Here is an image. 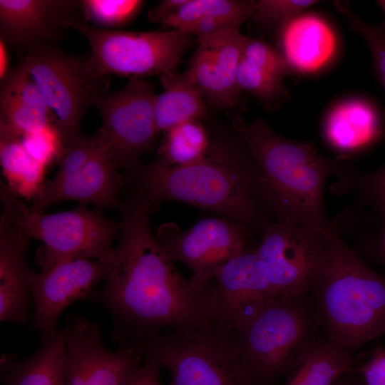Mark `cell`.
Here are the masks:
<instances>
[{"instance_id": "cell-1", "label": "cell", "mask_w": 385, "mask_h": 385, "mask_svg": "<svg viewBox=\"0 0 385 385\" xmlns=\"http://www.w3.org/2000/svg\"><path fill=\"white\" fill-rule=\"evenodd\" d=\"M157 205L135 191L120 201L119 242L102 287L91 297L113 319L111 337L138 346L163 333L197 326L217 315L210 284L196 287L173 266L153 234Z\"/></svg>"}, {"instance_id": "cell-2", "label": "cell", "mask_w": 385, "mask_h": 385, "mask_svg": "<svg viewBox=\"0 0 385 385\" xmlns=\"http://www.w3.org/2000/svg\"><path fill=\"white\" fill-rule=\"evenodd\" d=\"M131 171L135 190L156 205L161 200L190 204L240 222L253 233L261 234L272 222L244 145L241 150L212 143L195 163L172 166L158 158Z\"/></svg>"}, {"instance_id": "cell-3", "label": "cell", "mask_w": 385, "mask_h": 385, "mask_svg": "<svg viewBox=\"0 0 385 385\" xmlns=\"http://www.w3.org/2000/svg\"><path fill=\"white\" fill-rule=\"evenodd\" d=\"M235 128L257 172L265 205L276 221L322 234L333 231L324 201L325 183L351 161L346 155L330 158L312 145L273 131L262 120L249 124L236 119Z\"/></svg>"}, {"instance_id": "cell-4", "label": "cell", "mask_w": 385, "mask_h": 385, "mask_svg": "<svg viewBox=\"0 0 385 385\" xmlns=\"http://www.w3.org/2000/svg\"><path fill=\"white\" fill-rule=\"evenodd\" d=\"M307 294L314 322L349 352L385 334V278L334 231L324 235Z\"/></svg>"}, {"instance_id": "cell-5", "label": "cell", "mask_w": 385, "mask_h": 385, "mask_svg": "<svg viewBox=\"0 0 385 385\" xmlns=\"http://www.w3.org/2000/svg\"><path fill=\"white\" fill-rule=\"evenodd\" d=\"M139 346L170 371V385H256L242 365L232 326L217 315Z\"/></svg>"}, {"instance_id": "cell-6", "label": "cell", "mask_w": 385, "mask_h": 385, "mask_svg": "<svg viewBox=\"0 0 385 385\" xmlns=\"http://www.w3.org/2000/svg\"><path fill=\"white\" fill-rule=\"evenodd\" d=\"M304 298L275 296L232 326L242 365L256 385L290 370L312 341L315 322Z\"/></svg>"}, {"instance_id": "cell-7", "label": "cell", "mask_w": 385, "mask_h": 385, "mask_svg": "<svg viewBox=\"0 0 385 385\" xmlns=\"http://www.w3.org/2000/svg\"><path fill=\"white\" fill-rule=\"evenodd\" d=\"M2 212L14 220L31 240L42 242L35 261L39 267L66 259L108 262L114 252L113 242L119 222L107 218L101 210L87 205L56 213L37 212L27 207L0 182Z\"/></svg>"}, {"instance_id": "cell-8", "label": "cell", "mask_w": 385, "mask_h": 385, "mask_svg": "<svg viewBox=\"0 0 385 385\" xmlns=\"http://www.w3.org/2000/svg\"><path fill=\"white\" fill-rule=\"evenodd\" d=\"M68 28L80 32L90 46L89 80L105 87L111 74L143 79L174 72L184 53L196 43L190 35L175 30H105L82 22L69 24Z\"/></svg>"}, {"instance_id": "cell-9", "label": "cell", "mask_w": 385, "mask_h": 385, "mask_svg": "<svg viewBox=\"0 0 385 385\" xmlns=\"http://www.w3.org/2000/svg\"><path fill=\"white\" fill-rule=\"evenodd\" d=\"M58 170L45 182L30 207L37 212L64 200L81 205L92 204L96 209L118 208V194L125 184L115 166L98 132L81 135L64 148Z\"/></svg>"}, {"instance_id": "cell-10", "label": "cell", "mask_w": 385, "mask_h": 385, "mask_svg": "<svg viewBox=\"0 0 385 385\" xmlns=\"http://www.w3.org/2000/svg\"><path fill=\"white\" fill-rule=\"evenodd\" d=\"M88 58V54H69L49 46L34 49L20 59L51 111L64 148L83 135L84 113L106 89L89 80Z\"/></svg>"}, {"instance_id": "cell-11", "label": "cell", "mask_w": 385, "mask_h": 385, "mask_svg": "<svg viewBox=\"0 0 385 385\" xmlns=\"http://www.w3.org/2000/svg\"><path fill=\"white\" fill-rule=\"evenodd\" d=\"M152 84L141 78H130L114 92L99 93L93 100L102 118L101 135L117 169L130 170L154 146L155 127Z\"/></svg>"}, {"instance_id": "cell-12", "label": "cell", "mask_w": 385, "mask_h": 385, "mask_svg": "<svg viewBox=\"0 0 385 385\" xmlns=\"http://www.w3.org/2000/svg\"><path fill=\"white\" fill-rule=\"evenodd\" d=\"M253 232L236 221L207 217L182 231L173 222L163 224L155 238L172 262H179L192 272L190 279L198 287L209 285L216 272L228 260L254 247L249 240Z\"/></svg>"}, {"instance_id": "cell-13", "label": "cell", "mask_w": 385, "mask_h": 385, "mask_svg": "<svg viewBox=\"0 0 385 385\" xmlns=\"http://www.w3.org/2000/svg\"><path fill=\"white\" fill-rule=\"evenodd\" d=\"M324 235L297 225L272 221L260 234L255 251L277 295L305 297Z\"/></svg>"}, {"instance_id": "cell-14", "label": "cell", "mask_w": 385, "mask_h": 385, "mask_svg": "<svg viewBox=\"0 0 385 385\" xmlns=\"http://www.w3.org/2000/svg\"><path fill=\"white\" fill-rule=\"evenodd\" d=\"M40 268L31 287V327L44 339L58 331V319L69 304L91 297L97 284L106 280L109 267L107 262L98 260L66 259Z\"/></svg>"}, {"instance_id": "cell-15", "label": "cell", "mask_w": 385, "mask_h": 385, "mask_svg": "<svg viewBox=\"0 0 385 385\" xmlns=\"http://www.w3.org/2000/svg\"><path fill=\"white\" fill-rule=\"evenodd\" d=\"M63 329L67 347L65 385H122L144 359L139 346L109 351L101 339L100 327L83 317L70 314Z\"/></svg>"}, {"instance_id": "cell-16", "label": "cell", "mask_w": 385, "mask_h": 385, "mask_svg": "<svg viewBox=\"0 0 385 385\" xmlns=\"http://www.w3.org/2000/svg\"><path fill=\"white\" fill-rule=\"evenodd\" d=\"M73 22L87 24L81 1L0 0V38L21 58L56 46Z\"/></svg>"}, {"instance_id": "cell-17", "label": "cell", "mask_w": 385, "mask_h": 385, "mask_svg": "<svg viewBox=\"0 0 385 385\" xmlns=\"http://www.w3.org/2000/svg\"><path fill=\"white\" fill-rule=\"evenodd\" d=\"M246 38L234 27L196 39L198 47L185 71L214 107L232 108L239 100L237 71Z\"/></svg>"}, {"instance_id": "cell-18", "label": "cell", "mask_w": 385, "mask_h": 385, "mask_svg": "<svg viewBox=\"0 0 385 385\" xmlns=\"http://www.w3.org/2000/svg\"><path fill=\"white\" fill-rule=\"evenodd\" d=\"M255 247L228 260L210 282L217 316L233 327L245 320L265 302L278 296Z\"/></svg>"}, {"instance_id": "cell-19", "label": "cell", "mask_w": 385, "mask_h": 385, "mask_svg": "<svg viewBox=\"0 0 385 385\" xmlns=\"http://www.w3.org/2000/svg\"><path fill=\"white\" fill-rule=\"evenodd\" d=\"M31 239L4 212L0 219V320L25 324L34 271L26 261Z\"/></svg>"}, {"instance_id": "cell-20", "label": "cell", "mask_w": 385, "mask_h": 385, "mask_svg": "<svg viewBox=\"0 0 385 385\" xmlns=\"http://www.w3.org/2000/svg\"><path fill=\"white\" fill-rule=\"evenodd\" d=\"M280 52L292 71L314 72L332 56L334 34L327 23L314 14H301L278 27Z\"/></svg>"}, {"instance_id": "cell-21", "label": "cell", "mask_w": 385, "mask_h": 385, "mask_svg": "<svg viewBox=\"0 0 385 385\" xmlns=\"http://www.w3.org/2000/svg\"><path fill=\"white\" fill-rule=\"evenodd\" d=\"M51 124L53 116L20 60L1 81L0 125L23 136Z\"/></svg>"}, {"instance_id": "cell-22", "label": "cell", "mask_w": 385, "mask_h": 385, "mask_svg": "<svg viewBox=\"0 0 385 385\" xmlns=\"http://www.w3.org/2000/svg\"><path fill=\"white\" fill-rule=\"evenodd\" d=\"M40 347L23 360L4 355L3 385H65L67 357L64 329L41 339Z\"/></svg>"}, {"instance_id": "cell-23", "label": "cell", "mask_w": 385, "mask_h": 385, "mask_svg": "<svg viewBox=\"0 0 385 385\" xmlns=\"http://www.w3.org/2000/svg\"><path fill=\"white\" fill-rule=\"evenodd\" d=\"M381 124L376 108L362 99L343 101L334 107L324 125V135L334 149L353 153L375 142Z\"/></svg>"}, {"instance_id": "cell-24", "label": "cell", "mask_w": 385, "mask_h": 385, "mask_svg": "<svg viewBox=\"0 0 385 385\" xmlns=\"http://www.w3.org/2000/svg\"><path fill=\"white\" fill-rule=\"evenodd\" d=\"M160 81L164 91L155 95L153 103L157 133L205 115V98L186 71L163 74Z\"/></svg>"}, {"instance_id": "cell-25", "label": "cell", "mask_w": 385, "mask_h": 385, "mask_svg": "<svg viewBox=\"0 0 385 385\" xmlns=\"http://www.w3.org/2000/svg\"><path fill=\"white\" fill-rule=\"evenodd\" d=\"M352 364L350 352L335 342L312 340L297 356L285 385H335Z\"/></svg>"}, {"instance_id": "cell-26", "label": "cell", "mask_w": 385, "mask_h": 385, "mask_svg": "<svg viewBox=\"0 0 385 385\" xmlns=\"http://www.w3.org/2000/svg\"><path fill=\"white\" fill-rule=\"evenodd\" d=\"M21 135L0 125V161L6 185L19 197L34 199L42 189L46 167L26 150Z\"/></svg>"}, {"instance_id": "cell-27", "label": "cell", "mask_w": 385, "mask_h": 385, "mask_svg": "<svg viewBox=\"0 0 385 385\" xmlns=\"http://www.w3.org/2000/svg\"><path fill=\"white\" fill-rule=\"evenodd\" d=\"M212 142L199 120L178 124L167 131L158 149V158L172 166H181L202 159Z\"/></svg>"}, {"instance_id": "cell-28", "label": "cell", "mask_w": 385, "mask_h": 385, "mask_svg": "<svg viewBox=\"0 0 385 385\" xmlns=\"http://www.w3.org/2000/svg\"><path fill=\"white\" fill-rule=\"evenodd\" d=\"M254 1L188 0L160 21L163 26L180 31L205 17L227 18L240 24L252 19Z\"/></svg>"}, {"instance_id": "cell-29", "label": "cell", "mask_w": 385, "mask_h": 385, "mask_svg": "<svg viewBox=\"0 0 385 385\" xmlns=\"http://www.w3.org/2000/svg\"><path fill=\"white\" fill-rule=\"evenodd\" d=\"M88 24L93 27L115 30L125 26L138 14L144 4L139 0H81Z\"/></svg>"}, {"instance_id": "cell-30", "label": "cell", "mask_w": 385, "mask_h": 385, "mask_svg": "<svg viewBox=\"0 0 385 385\" xmlns=\"http://www.w3.org/2000/svg\"><path fill=\"white\" fill-rule=\"evenodd\" d=\"M282 80L240 58L237 71L239 88L250 92L266 104L274 105L284 99Z\"/></svg>"}, {"instance_id": "cell-31", "label": "cell", "mask_w": 385, "mask_h": 385, "mask_svg": "<svg viewBox=\"0 0 385 385\" xmlns=\"http://www.w3.org/2000/svg\"><path fill=\"white\" fill-rule=\"evenodd\" d=\"M337 10L346 19L349 27L359 34L368 45L374 61L375 71L385 90V29L364 22L347 6L339 1H334Z\"/></svg>"}, {"instance_id": "cell-32", "label": "cell", "mask_w": 385, "mask_h": 385, "mask_svg": "<svg viewBox=\"0 0 385 385\" xmlns=\"http://www.w3.org/2000/svg\"><path fill=\"white\" fill-rule=\"evenodd\" d=\"M21 141L30 155L46 168L58 163L64 150L62 138L54 124L23 135Z\"/></svg>"}, {"instance_id": "cell-33", "label": "cell", "mask_w": 385, "mask_h": 385, "mask_svg": "<svg viewBox=\"0 0 385 385\" xmlns=\"http://www.w3.org/2000/svg\"><path fill=\"white\" fill-rule=\"evenodd\" d=\"M317 2L314 0L254 1L252 19L265 27L278 28Z\"/></svg>"}, {"instance_id": "cell-34", "label": "cell", "mask_w": 385, "mask_h": 385, "mask_svg": "<svg viewBox=\"0 0 385 385\" xmlns=\"http://www.w3.org/2000/svg\"><path fill=\"white\" fill-rule=\"evenodd\" d=\"M241 58L250 64L282 79L292 71L281 52L261 39L247 37Z\"/></svg>"}, {"instance_id": "cell-35", "label": "cell", "mask_w": 385, "mask_h": 385, "mask_svg": "<svg viewBox=\"0 0 385 385\" xmlns=\"http://www.w3.org/2000/svg\"><path fill=\"white\" fill-rule=\"evenodd\" d=\"M162 369L156 359L145 355L142 363L128 373L122 385H163L160 380Z\"/></svg>"}, {"instance_id": "cell-36", "label": "cell", "mask_w": 385, "mask_h": 385, "mask_svg": "<svg viewBox=\"0 0 385 385\" xmlns=\"http://www.w3.org/2000/svg\"><path fill=\"white\" fill-rule=\"evenodd\" d=\"M240 26L241 24L230 19L208 16L200 19L178 31L201 37L229 28H240Z\"/></svg>"}, {"instance_id": "cell-37", "label": "cell", "mask_w": 385, "mask_h": 385, "mask_svg": "<svg viewBox=\"0 0 385 385\" xmlns=\"http://www.w3.org/2000/svg\"><path fill=\"white\" fill-rule=\"evenodd\" d=\"M360 371L365 385H385V349H375Z\"/></svg>"}, {"instance_id": "cell-38", "label": "cell", "mask_w": 385, "mask_h": 385, "mask_svg": "<svg viewBox=\"0 0 385 385\" xmlns=\"http://www.w3.org/2000/svg\"><path fill=\"white\" fill-rule=\"evenodd\" d=\"M188 0H164L151 8L148 11V20L160 22L163 19L175 12Z\"/></svg>"}, {"instance_id": "cell-39", "label": "cell", "mask_w": 385, "mask_h": 385, "mask_svg": "<svg viewBox=\"0 0 385 385\" xmlns=\"http://www.w3.org/2000/svg\"><path fill=\"white\" fill-rule=\"evenodd\" d=\"M9 48L5 41L0 38V80L5 78L11 68L9 66Z\"/></svg>"}, {"instance_id": "cell-40", "label": "cell", "mask_w": 385, "mask_h": 385, "mask_svg": "<svg viewBox=\"0 0 385 385\" xmlns=\"http://www.w3.org/2000/svg\"><path fill=\"white\" fill-rule=\"evenodd\" d=\"M377 4L380 6L381 9L384 14V21L382 24V26L385 29V0H380L377 1Z\"/></svg>"}, {"instance_id": "cell-41", "label": "cell", "mask_w": 385, "mask_h": 385, "mask_svg": "<svg viewBox=\"0 0 385 385\" xmlns=\"http://www.w3.org/2000/svg\"><path fill=\"white\" fill-rule=\"evenodd\" d=\"M335 385H343V384L337 382Z\"/></svg>"}]
</instances>
